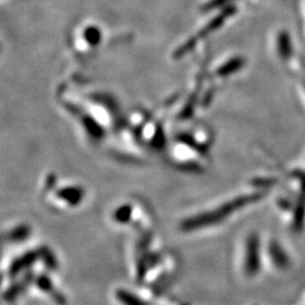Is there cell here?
Returning <instances> with one entry per match:
<instances>
[{
    "label": "cell",
    "mask_w": 305,
    "mask_h": 305,
    "mask_svg": "<svg viewBox=\"0 0 305 305\" xmlns=\"http://www.w3.org/2000/svg\"><path fill=\"white\" fill-rule=\"evenodd\" d=\"M33 281H35V277L32 271H28V273L24 274L23 276L20 278V280L13 282V284L9 286L8 289H7L5 294H3V299H5L6 302L8 303L14 302L17 297H20L22 294L24 293L26 288L29 287V285H31Z\"/></svg>",
    "instance_id": "2"
},
{
    "label": "cell",
    "mask_w": 305,
    "mask_h": 305,
    "mask_svg": "<svg viewBox=\"0 0 305 305\" xmlns=\"http://www.w3.org/2000/svg\"><path fill=\"white\" fill-rule=\"evenodd\" d=\"M278 46H280V51L284 58H287L288 54H291V40L286 32H282L278 38Z\"/></svg>",
    "instance_id": "8"
},
{
    "label": "cell",
    "mask_w": 305,
    "mask_h": 305,
    "mask_svg": "<svg viewBox=\"0 0 305 305\" xmlns=\"http://www.w3.org/2000/svg\"><path fill=\"white\" fill-rule=\"evenodd\" d=\"M34 282H35V285L41 289V291L44 292V293L50 294V295L53 297L54 301L58 304H61V305L65 304V302H66L65 296L61 295L60 293H58L57 291H55L53 285H52L51 278L48 276V275H44V274L39 275L38 277H35Z\"/></svg>",
    "instance_id": "4"
},
{
    "label": "cell",
    "mask_w": 305,
    "mask_h": 305,
    "mask_svg": "<svg viewBox=\"0 0 305 305\" xmlns=\"http://www.w3.org/2000/svg\"><path fill=\"white\" fill-rule=\"evenodd\" d=\"M115 296L122 305H152L148 301L141 299L126 289H118Z\"/></svg>",
    "instance_id": "5"
},
{
    "label": "cell",
    "mask_w": 305,
    "mask_h": 305,
    "mask_svg": "<svg viewBox=\"0 0 305 305\" xmlns=\"http://www.w3.org/2000/svg\"><path fill=\"white\" fill-rule=\"evenodd\" d=\"M38 258H40V254L36 252H27V254H23L20 258L15 259L10 265L8 269V277L16 278L22 275L23 271L28 269L33 263H34Z\"/></svg>",
    "instance_id": "3"
},
{
    "label": "cell",
    "mask_w": 305,
    "mask_h": 305,
    "mask_svg": "<svg viewBox=\"0 0 305 305\" xmlns=\"http://www.w3.org/2000/svg\"><path fill=\"white\" fill-rule=\"evenodd\" d=\"M229 1H232V0H210V1L206 5V7H204V9H208V10L215 9V8H217V7H221Z\"/></svg>",
    "instance_id": "9"
},
{
    "label": "cell",
    "mask_w": 305,
    "mask_h": 305,
    "mask_svg": "<svg viewBox=\"0 0 305 305\" xmlns=\"http://www.w3.org/2000/svg\"><path fill=\"white\" fill-rule=\"evenodd\" d=\"M270 256L273 258L274 260V263L275 266L278 267V268H286L288 265V260H287V256H286V254H284V251L281 250V249L278 247V245L276 244H273L270 245Z\"/></svg>",
    "instance_id": "6"
},
{
    "label": "cell",
    "mask_w": 305,
    "mask_h": 305,
    "mask_svg": "<svg viewBox=\"0 0 305 305\" xmlns=\"http://www.w3.org/2000/svg\"><path fill=\"white\" fill-rule=\"evenodd\" d=\"M260 268L259 243L256 236H251L248 241L247 258H245V274L249 277H254L258 274Z\"/></svg>",
    "instance_id": "1"
},
{
    "label": "cell",
    "mask_w": 305,
    "mask_h": 305,
    "mask_svg": "<svg viewBox=\"0 0 305 305\" xmlns=\"http://www.w3.org/2000/svg\"><path fill=\"white\" fill-rule=\"evenodd\" d=\"M39 254H40V258L42 259L44 266H46L48 269L49 270L57 269L58 268L57 259H55V256L52 254V252L50 250H48V249H43Z\"/></svg>",
    "instance_id": "7"
}]
</instances>
